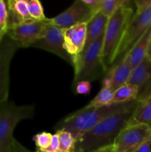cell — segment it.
I'll use <instances>...</instances> for the list:
<instances>
[{"label": "cell", "instance_id": "obj_1", "mask_svg": "<svg viewBox=\"0 0 151 152\" xmlns=\"http://www.w3.org/2000/svg\"><path fill=\"white\" fill-rule=\"evenodd\" d=\"M136 104V100L127 102L121 109L102 120L77 141L76 145L85 152H93L113 145L121 130L128 124Z\"/></svg>", "mask_w": 151, "mask_h": 152}, {"label": "cell", "instance_id": "obj_2", "mask_svg": "<svg viewBox=\"0 0 151 152\" xmlns=\"http://www.w3.org/2000/svg\"><path fill=\"white\" fill-rule=\"evenodd\" d=\"M131 1L121 5L108 19L103 39L102 59L107 73L114 65L118 46L135 11Z\"/></svg>", "mask_w": 151, "mask_h": 152}, {"label": "cell", "instance_id": "obj_3", "mask_svg": "<svg viewBox=\"0 0 151 152\" xmlns=\"http://www.w3.org/2000/svg\"><path fill=\"white\" fill-rule=\"evenodd\" d=\"M125 104L127 103L110 104L99 108L84 106L61 120L56 125V129L68 131L78 141L99 122L121 109Z\"/></svg>", "mask_w": 151, "mask_h": 152}, {"label": "cell", "instance_id": "obj_4", "mask_svg": "<svg viewBox=\"0 0 151 152\" xmlns=\"http://www.w3.org/2000/svg\"><path fill=\"white\" fill-rule=\"evenodd\" d=\"M103 39L104 35L73 57V85L80 81L91 83L105 77L107 71L102 59Z\"/></svg>", "mask_w": 151, "mask_h": 152}, {"label": "cell", "instance_id": "obj_5", "mask_svg": "<svg viewBox=\"0 0 151 152\" xmlns=\"http://www.w3.org/2000/svg\"><path fill=\"white\" fill-rule=\"evenodd\" d=\"M35 113L33 105H16L12 102H4L0 107V152H5L13 140V132L18 123L32 118Z\"/></svg>", "mask_w": 151, "mask_h": 152}, {"label": "cell", "instance_id": "obj_6", "mask_svg": "<svg viewBox=\"0 0 151 152\" xmlns=\"http://www.w3.org/2000/svg\"><path fill=\"white\" fill-rule=\"evenodd\" d=\"M147 142H151V125H127L113 144V152H135Z\"/></svg>", "mask_w": 151, "mask_h": 152}, {"label": "cell", "instance_id": "obj_7", "mask_svg": "<svg viewBox=\"0 0 151 152\" xmlns=\"http://www.w3.org/2000/svg\"><path fill=\"white\" fill-rule=\"evenodd\" d=\"M151 26V7L141 14L133 15L118 46L115 63L124 57ZM114 63V64H115Z\"/></svg>", "mask_w": 151, "mask_h": 152}, {"label": "cell", "instance_id": "obj_8", "mask_svg": "<svg viewBox=\"0 0 151 152\" xmlns=\"http://www.w3.org/2000/svg\"><path fill=\"white\" fill-rule=\"evenodd\" d=\"M94 13L93 10L84 4L82 0H76L60 14L53 18H47L44 22L64 30L77 24L87 23Z\"/></svg>", "mask_w": 151, "mask_h": 152}, {"label": "cell", "instance_id": "obj_9", "mask_svg": "<svg viewBox=\"0 0 151 152\" xmlns=\"http://www.w3.org/2000/svg\"><path fill=\"white\" fill-rule=\"evenodd\" d=\"M27 48H36L47 50L59 56L73 66V59L68 54L64 47L63 29L48 25L44 35L41 38L31 42Z\"/></svg>", "mask_w": 151, "mask_h": 152}, {"label": "cell", "instance_id": "obj_10", "mask_svg": "<svg viewBox=\"0 0 151 152\" xmlns=\"http://www.w3.org/2000/svg\"><path fill=\"white\" fill-rule=\"evenodd\" d=\"M19 48V45L6 35L0 45V107L8 101L10 63Z\"/></svg>", "mask_w": 151, "mask_h": 152}, {"label": "cell", "instance_id": "obj_11", "mask_svg": "<svg viewBox=\"0 0 151 152\" xmlns=\"http://www.w3.org/2000/svg\"><path fill=\"white\" fill-rule=\"evenodd\" d=\"M47 24L45 22L30 20L9 28L6 36L20 48H27L29 44L41 38L46 33Z\"/></svg>", "mask_w": 151, "mask_h": 152}, {"label": "cell", "instance_id": "obj_12", "mask_svg": "<svg viewBox=\"0 0 151 152\" xmlns=\"http://www.w3.org/2000/svg\"><path fill=\"white\" fill-rule=\"evenodd\" d=\"M132 69L130 61L125 55L111 67L104 78L102 86H107L115 91L118 88L127 84Z\"/></svg>", "mask_w": 151, "mask_h": 152}, {"label": "cell", "instance_id": "obj_13", "mask_svg": "<svg viewBox=\"0 0 151 152\" xmlns=\"http://www.w3.org/2000/svg\"><path fill=\"white\" fill-rule=\"evenodd\" d=\"M64 47L73 59L84 48L86 42V23H80L63 30Z\"/></svg>", "mask_w": 151, "mask_h": 152}, {"label": "cell", "instance_id": "obj_14", "mask_svg": "<svg viewBox=\"0 0 151 152\" xmlns=\"http://www.w3.org/2000/svg\"><path fill=\"white\" fill-rule=\"evenodd\" d=\"M6 3L8 11L7 30L25 22L33 20L30 15L28 1L8 0Z\"/></svg>", "mask_w": 151, "mask_h": 152}, {"label": "cell", "instance_id": "obj_15", "mask_svg": "<svg viewBox=\"0 0 151 152\" xmlns=\"http://www.w3.org/2000/svg\"><path fill=\"white\" fill-rule=\"evenodd\" d=\"M108 19L100 12H97L86 23V42L84 49L105 34Z\"/></svg>", "mask_w": 151, "mask_h": 152}, {"label": "cell", "instance_id": "obj_16", "mask_svg": "<svg viewBox=\"0 0 151 152\" xmlns=\"http://www.w3.org/2000/svg\"><path fill=\"white\" fill-rule=\"evenodd\" d=\"M151 125V94L136 99L134 111L127 125Z\"/></svg>", "mask_w": 151, "mask_h": 152}, {"label": "cell", "instance_id": "obj_17", "mask_svg": "<svg viewBox=\"0 0 151 152\" xmlns=\"http://www.w3.org/2000/svg\"><path fill=\"white\" fill-rule=\"evenodd\" d=\"M150 82H151V60L145 57L132 69L127 83L138 86L140 91Z\"/></svg>", "mask_w": 151, "mask_h": 152}, {"label": "cell", "instance_id": "obj_18", "mask_svg": "<svg viewBox=\"0 0 151 152\" xmlns=\"http://www.w3.org/2000/svg\"><path fill=\"white\" fill-rule=\"evenodd\" d=\"M151 37V26L147 29V31L140 38V39L136 43L133 48L127 53L130 63L132 68L137 66L140 62H142L146 57L147 50L148 45H149L150 39Z\"/></svg>", "mask_w": 151, "mask_h": 152}, {"label": "cell", "instance_id": "obj_19", "mask_svg": "<svg viewBox=\"0 0 151 152\" xmlns=\"http://www.w3.org/2000/svg\"><path fill=\"white\" fill-rule=\"evenodd\" d=\"M139 95V87L134 85L127 83L114 91L112 103L122 104L133 102L138 99Z\"/></svg>", "mask_w": 151, "mask_h": 152}, {"label": "cell", "instance_id": "obj_20", "mask_svg": "<svg viewBox=\"0 0 151 152\" xmlns=\"http://www.w3.org/2000/svg\"><path fill=\"white\" fill-rule=\"evenodd\" d=\"M113 91L109 87L102 86L100 91L86 105V107L99 108L113 104L112 101L113 98Z\"/></svg>", "mask_w": 151, "mask_h": 152}, {"label": "cell", "instance_id": "obj_21", "mask_svg": "<svg viewBox=\"0 0 151 152\" xmlns=\"http://www.w3.org/2000/svg\"><path fill=\"white\" fill-rule=\"evenodd\" d=\"M59 140L58 152H73L76 147L77 141L70 132L64 129L56 130Z\"/></svg>", "mask_w": 151, "mask_h": 152}, {"label": "cell", "instance_id": "obj_22", "mask_svg": "<svg viewBox=\"0 0 151 152\" xmlns=\"http://www.w3.org/2000/svg\"><path fill=\"white\" fill-rule=\"evenodd\" d=\"M127 0H100L98 12L110 18L121 5L127 3Z\"/></svg>", "mask_w": 151, "mask_h": 152}, {"label": "cell", "instance_id": "obj_23", "mask_svg": "<svg viewBox=\"0 0 151 152\" xmlns=\"http://www.w3.org/2000/svg\"><path fill=\"white\" fill-rule=\"evenodd\" d=\"M29 12L32 19L40 22H44L47 17L44 15V8L41 1L38 0H30L28 1Z\"/></svg>", "mask_w": 151, "mask_h": 152}, {"label": "cell", "instance_id": "obj_24", "mask_svg": "<svg viewBox=\"0 0 151 152\" xmlns=\"http://www.w3.org/2000/svg\"><path fill=\"white\" fill-rule=\"evenodd\" d=\"M52 135L50 133L46 132H42L41 133H38L34 135L33 137V140L35 142L36 145L38 149L46 150L50 145L51 141Z\"/></svg>", "mask_w": 151, "mask_h": 152}, {"label": "cell", "instance_id": "obj_25", "mask_svg": "<svg viewBox=\"0 0 151 152\" xmlns=\"http://www.w3.org/2000/svg\"><path fill=\"white\" fill-rule=\"evenodd\" d=\"M7 20H8V11L6 1L0 0V26L3 31L7 33Z\"/></svg>", "mask_w": 151, "mask_h": 152}, {"label": "cell", "instance_id": "obj_26", "mask_svg": "<svg viewBox=\"0 0 151 152\" xmlns=\"http://www.w3.org/2000/svg\"><path fill=\"white\" fill-rule=\"evenodd\" d=\"M91 83L88 81H80L74 84V89L77 94L88 95L91 91Z\"/></svg>", "mask_w": 151, "mask_h": 152}, {"label": "cell", "instance_id": "obj_27", "mask_svg": "<svg viewBox=\"0 0 151 152\" xmlns=\"http://www.w3.org/2000/svg\"><path fill=\"white\" fill-rule=\"evenodd\" d=\"M134 4H136V7L135 14L139 15L150 8L151 0H135Z\"/></svg>", "mask_w": 151, "mask_h": 152}, {"label": "cell", "instance_id": "obj_28", "mask_svg": "<svg viewBox=\"0 0 151 152\" xmlns=\"http://www.w3.org/2000/svg\"><path fill=\"white\" fill-rule=\"evenodd\" d=\"M5 152H33L30 150L28 149L26 147L22 145L20 142H18L16 139L13 140V142L10 146Z\"/></svg>", "mask_w": 151, "mask_h": 152}, {"label": "cell", "instance_id": "obj_29", "mask_svg": "<svg viewBox=\"0 0 151 152\" xmlns=\"http://www.w3.org/2000/svg\"><path fill=\"white\" fill-rule=\"evenodd\" d=\"M59 136H58L57 133H55L54 134L52 135L51 141H50V145L48 148L44 151L48 152H58L59 151Z\"/></svg>", "mask_w": 151, "mask_h": 152}, {"label": "cell", "instance_id": "obj_30", "mask_svg": "<svg viewBox=\"0 0 151 152\" xmlns=\"http://www.w3.org/2000/svg\"><path fill=\"white\" fill-rule=\"evenodd\" d=\"M135 152H151V142H145Z\"/></svg>", "mask_w": 151, "mask_h": 152}, {"label": "cell", "instance_id": "obj_31", "mask_svg": "<svg viewBox=\"0 0 151 152\" xmlns=\"http://www.w3.org/2000/svg\"><path fill=\"white\" fill-rule=\"evenodd\" d=\"M93 152H113V145H108V146L103 147V148H101L99 149L96 150V151Z\"/></svg>", "mask_w": 151, "mask_h": 152}, {"label": "cell", "instance_id": "obj_32", "mask_svg": "<svg viewBox=\"0 0 151 152\" xmlns=\"http://www.w3.org/2000/svg\"><path fill=\"white\" fill-rule=\"evenodd\" d=\"M146 57L148 59H150V60H151V37L150 39L149 45H148L147 50L146 53Z\"/></svg>", "mask_w": 151, "mask_h": 152}, {"label": "cell", "instance_id": "obj_33", "mask_svg": "<svg viewBox=\"0 0 151 152\" xmlns=\"http://www.w3.org/2000/svg\"><path fill=\"white\" fill-rule=\"evenodd\" d=\"M5 35H6V33L3 31L1 27L0 26V43L1 42V41H2V39H4V37H5Z\"/></svg>", "mask_w": 151, "mask_h": 152}, {"label": "cell", "instance_id": "obj_34", "mask_svg": "<svg viewBox=\"0 0 151 152\" xmlns=\"http://www.w3.org/2000/svg\"><path fill=\"white\" fill-rule=\"evenodd\" d=\"M73 152H85V151H84V150H83L82 148H81V147H79L78 145H76V147L75 151H74Z\"/></svg>", "mask_w": 151, "mask_h": 152}, {"label": "cell", "instance_id": "obj_35", "mask_svg": "<svg viewBox=\"0 0 151 152\" xmlns=\"http://www.w3.org/2000/svg\"><path fill=\"white\" fill-rule=\"evenodd\" d=\"M35 152H48V151H44V150H41V149H38V148H37V149L36 150Z\"/></svg>", "mask_w": 151, "mask_h": 152}, {"label": "cell", "instance_id": "obj_36", "mask_svg": "<svg viewBox=\"0 0 151 152\" xmlns=\"http://www.w3.org/2000/svg\"><path fill=\"white\" fill-rule=\"evenodd\" d=\"M0 45H1V43H0Z\"/></svg>", "mask_w": 151, "mask_h": 152}]
</instances>
